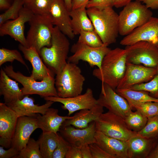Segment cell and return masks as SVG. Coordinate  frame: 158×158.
Returning a JSON list of instances; mask_svg holds the SVG:
<instances>
[{"mask_svg":"<svg viewBox=\"0 0 158 158\" xmlns=\"http://www.w3.org/2000/svg\"><path fill=\"white\" fill-rule=\"evenodd\" d=\"M158 39V18L152 16L146 23L125 36L120 44L126 46L140 41H146L155 44Z\"/></svg>","mask_w":158,"mask_h":158,"instance_id":"cell-16","label":"cell"},{"mask_svg":"<svg viewBox=\"0 0 158 158\" xmlns=\"http://www.w3.org/2000/svg\"><path fill=\"white\" fill-rule=\"evenodd\" d=\"M137 135L148 138H158V115L148 118L145 126Z\"/></svg>","mask_w":158,"mask_h":158,"instance_id":"cell-35","label":"cell"},{"mask_svg":"<svg viewBox=\"0 0 158 158\" xmlns=\"http://www.w3.org/2000/svg\"><path fill=\"white\" fill-rule=\"evenodd\" d=\"M155 45L156 46V47H157V48H158V39L157 40L156 42V43L155 44Z\"/></svg>","mask_w":158,"mask_h":158,"instance_id":"cell-51","label":"cell"},{"mask_svg":"<svg viewBox=\"0 0 158 158\" xmlns=\"http://www.w3.org/2000/svg\"><path fill=\"white\" fill-rule=\"evenodd\" d=\"M56 75L55 84L59 97H72L81 94L85 78L77 64L67 62Z\"/></svg>","mask_w":158,"mask_h":158,"instance_id":"cell-5","label":"cell"},{"mask_svg":"<svg viewBox=\"0 0 158 158\" xmlns=\"http://www.w3.org/2000/svg\"><path fill=\"white\" fill-rule=\"evenodd\" d=\"M60 134L42 132L38 140L40 153L43 158H52V154L58 143Z\"/></svg>","mask_w":158,"mask_h":158,"instance_id":"cell-28","label":"cell"},{"mask_svg":"<svg viewBox=\"0 0 158 158\" xmlns=\"http://www.w3.org/2000/svg\"><path fill=\"white\" fill-rule=\"evenodd\" d=\"M71 146L70 144L60 135L57 147L52 154V158H65L67 152Z\"/></svg>","mask_w":158,"mask_h":158,"instance_id":"cell-39","label":"cell"},{"mask_svg":"<svg viewBox=\"0 0 158 158\" xmlns=\"http://www.w3.org/2000/svg\"><path fill=\"white\" fill-rule=\"evenodd\" d=\"M126 63L125 49H111L104 58L101 69H94L92 75L102 83L106 84L115 90L124 75Z\"/></svg>","mask_w":158,"mask_h":158,"instance_id":"cell-1","label":"cell"},{"mask_svg":"<svg viewBox=\"0 0 158 158\" xmlns=\"http://www.w3.org/2000/svg\"><path fill=\"white\" fill-rule=\"evenodd\" d=\"M116 92L125 99L131 107L133 104L148 102H158V99L150 96L148 92L129 89H117Z\"/></svg>","mask_w":158,"mask_h":158,"instance_id":"cell-29","label":"cell"},{"mask_svg":"<svg viewBox=\"0 0 158 158\" xmlns=\"http://www.w3.org/2000/svg\"><path fill=\"white\" fill-rule=\"evenodd\" d=\"M157 73V67L127 63L124 75L116 88L129 89L134 85L148 82Z\"/></svg>","mask_w":158,"mask_h":158,"instance_id":"cell-12","label":"cell"},{"mask_svg":"<svg viewBox=\"0 0 158 158\" xmlns=\"http://www.w3.org/2000/svg\"><path fill=\"white\" fill-rule=\"evenodd\" d=\"M19 49L25 58L31 63L32 69L30 76L36 80H42L55 74L45 65L36 49L33 47H27L20 44Z\"/></svg>","mask_w":158,"mask_h":158,"instance_id":"cell-21","label":"cell"},{"mask_svg":"<svg viewBox=\"0 0 158 158\" xmlns=\"http://www.w3.org/2000/svg\"><path fill=\"white\" fill-rule=\"evenodd\" d=\"M3 69L0 71V95H3L4 103H11L24 97L22 91L16 81L11 78Z\"/></svg>","mask_w":158,"mask_h":158,"instance_id":"cell-26","label":"cell"},{"mask_svg":"<svg viewBox=\"0 0 158 158\" xmlns=\"http://www.w3.org/2000/svg\"><path fill=\"white\" fill-rule=\"evenodd\" d=\"M92 158H114L95 143L89 145Z\"/></svg>","mask_w":158,"mask_h":158,"instance_id":"cell-40","label":"cell"},{"mask_svg":"<svg viewBox=\"0 0 158 158\" xmlns=\"http://www.w3.org/2000/svg\"><path fill=\"white\" fill-rule=\"evenodd\" d=\"M111 49L104 44L94 47L77 42L72 46L71 51L73 54L68 57L67 61L77 65L82 60L88 63L91 67L96 66L100 69L104 58Z\"/></svg>","mask_w":158,"mask_h":158,"instance_id":"cell-10","label":"cell"},{"mask_svg":"<svg viewBox=\"0 0 158 158\" xmlns=\"http://www.w3.org/2000/svg\"><path fill=\"white\" fill-rule=\"evenodd\" d=\"M127 63L150 67L158 66V48L155 45L140 41L126 46Z\"/></svg>","mask_w":158,"mask_h":158,"instance_id":"cell-9","label":"cell"},{"mask_svg":"<svg viewBox=\"0 0 158 158\" xmlns=\"http://www.w3.org/2000/svg\"><path fill=\"white\" fill-rule=\"evenodd\" d=\"M46 101L58 102L63 104L62 108L68 111L69 116L75 112L82 109H91L98 104L97 99L94 97L93 91L87 88L83 94L67 98L49 97L44 98Z\"/></svg>","mask_w":158,"mask_h":158,"instance_id":"cell-15","label":"cell"},{"mask_svg":"<svg viewBox=\"0 0 158 158\" xmlns=\"http://www.w3.org/2000/svg\"><path fill=\"white\" fill-rule=\"evenodd\" d=\"M73 117L59 116L57 109L50 107L44 114H38L36 118L38 128L41 129L43 132H51L57 134L64 122Z\"/></svg>","mask_w":158,"mask_h":158,"instance_id":"cell-24","label":"cell"},{"mask_svg":"<svg viewBox=\"0 0 158 158\" xmlns=\"http://www.w3.org/2000/svg\"><path fill=\"white\" fill-rule=\"evenodd\" d=\"M69 13L71 18V28L75 35H79L82 31L94 30L87 14L86 7L72 9Z\"/></svg>","mask_w":158,"mask_h":158,"instance_id":"cell-27","label":"cell"},{"mask_svg":"<svg viewBox=\"0 0 158 158\" xmlns=\"http://www.w3.org/2000/svg\"><path fill=\"white\" fill-rule=\"evenodd\" d=\"M37 128L36 117H18L11 147L20 152L25 147L31 134Z\"/></svg>","mask_w":158,"mask_h":158,"instance_id":"cell-18","label":"cell"},{"mask_svg":"<svg viewBox=\"0 0 158 158\" xmlns=\"http://www.w3.org/2000/svg\"><path fill=\"white\" fill-rule=\"evenodd\" d=\"M30 28L26 37L28 47L35 48L39 53L44 47H49L54 28L50 14H34L28 22Z\"/></svg>","mask_w":158,"mask_h":158,"instance_id":"cell-6","label":"cell"},{"mask_svg":"<svg viewBox=\"0 0 158 158\" xmlns=\"http://www.w3.org/2000/svg\"><path fill=\"white\" fill-rule=\"evenodd\" d=\"M18 118L15 111L4 102L0 103V145L4 147H11Z\"/></svg>","mask_w":158,"mask_h":158,"instance_id":"cell-17","label":"cell"},{"mask_svg":"<svg viewBox=\"0 0 158 158\" xmlns=\"http://www.w3.org/2000/svg\"><path fill=\"white\" fill-rule=\"evenodd\" d=\"M82 158H92L89 145L86 144L80 148Z\"/></svg>","mask_w":158,"mask_h":158,"instance_id":"cell-46","label":"cell"},{"mask_svg":"<svg viewBox=\"0 0 158 158\" xmlns=\"http://www.w3.org/2000/svg\"><path fill=\"white\" fill-rule=\"evenodd\" d=\"M34 102L33 98L29 97V95H26L21 99H18L6 104L15 111L18 117L24 116L36 117L38 114H44L54 102L47 101L44 104L39 106L35 104Z\"/></svg>","mask_w":158,"mask_h":158,"instance_id":"cell-20","label":"cell"},{"mask_svg":"<svg viewBox=\"0 0 158 158\" xmlns=\"http://www.w3.org/2000/svg\"><path fill=\"white\" fill-rule=\"evenodd\" d=\"M78 42L91 47H98L104 45L95 30L84 31L79 34Z\"/></svg>","mask_w":158,"mask_h":158,"instance_id":"cell-33","label":"cell"},{"mask_svg":"<svg viewBox=\"0 0 158 158\" xmlns=\"http://www.w3.org/2000/svg\"><path fill=\"white\" fill-rule=\"evenodd\" d=\"M140 2H143L149 8L152 9H158V0H135Z\"/></svg>","mask_w":158,"mask_h":158,"instance_id":"cell-44","label":"cell"},{"mask_svg":"<svg viewBox=\"0 0 158 158\" xmlns=\"http://www.w3.org/2000/svg\"><path fill=\"white\" fill-rule=\"evenodd\" d=\"M95 143L114 158H128L127 141L109 137L96 131Z\"/></svg>","mask_w":158,"mask_h":158,"instance_id":"cell-22","label":"cell"},{"mask_svg":"<svg viewBox=\"0 0 158 158\" xmlns=\"http://www.w3.org/2000/svg\"><path fill=\"white\" fill-rule=\"evenodd\" d=\"M11 1L12 0H0V10L8 9L13 3Z\"/></svg>","mask_w":158,"mask_h":158,"instance_id":"cell-48","label":"cell"},{"mask_svg":"<svg viewBox=\"0 0 158 158\" xmlns=\"http://www.w3.org/2000/svg\"><path fill=\"white\" fill-rule=\"evenodd\" d=\"M15 158H43L40 153L38 140L30 138L25 147Z\"/></svg>","mask_w":158,"mask_h":158,"instance_id":"cell-32","label":"cell"},{"mask_svg":"<svg viewBox=\"0 0 158 158\" xmlns=\"http://www.w3.org/2000/svg\"><path fill=\"white\" fill-rule=\"evenodd\" d=\"M147 158H158V140L155 147Z\"/></svg>","mask_w":158,"mask_h":158,"instance_id":"cell-49","label":"cell"},{"mask_svg":"<svg viewBox=\"0 0 158 158\" xmlns=\"http://www.w3.org/2000/svg\"><path fill=\"white\" fill-rule=\"evenodd\" d=\"M3 69L9 77L22 85L21 90L24 96L36 94L44 98L58 97L55 86L54 76L48 77L40 81H38L30 76H26L20 72L15 71L12 65L6 66Z\"/></svg>","mask_w":158,"mask_h":158,"instance_id":"cell-4","label":"cell"},{"mask_svg":"<svg viewBox=\"0 0 158 158\" xmlns=\"http://www.w3.org/2000/svg\"><path fill=\"white\" fill-rule=\"evenodd\" d=\"M54 0H25L24 7L31 11L34 14H49Z\"/></svg>","mask_w":158,"mask_h":158,"instance_id":"cell-30","label":"cell"},{"mask_svg":"<svg viewBox=\"0 0 158 158\" xmlns=\"http://www.w3.org/2000/svg\"><path fill=\"white\" fill-rule=\"evenodd\" d=\"M128 127L132 131L137 133L145 126L148 118L136 110L132 111L124 119Z\"/></svg>","mask_w":158,"mask_h":158,"instance_id":"cell-31","label":"cell"},{"mask_svg":"<svg viewBox=\"0 0 158 158\" xmlns=\"http://www.w3.org/2000/svg\"><path fill=\"white\" fill-rule=\"evenodd\" d=\"M109 6H112V0H90L86 7V8L92 7L104 8Z\"/></svg>","mask_w":158,"mask_h":158,"instance_id":"cell-41","label":"cell"},{"mask_svg":"<svg viewBox=\"0 0 158 158\" xmlns=\"http://www.w3.org/2000/svg\"><path fill=\"white\" fill-rule=\"evenodd\" d=\"M131 108H135L148 118L158 115V102H148L134 104Z\"/></svg>","mask_w":158,"mask_h":158,"instance_id":"cell-37","label":"cell"},{"mask_svg":"<svg viewBox=\"0 0 158 158\" xmlns=\"http://www.w3.org/2000/svg\"><path fill=\"white\" fill-rule=\"evenodd\" d=\"M63 0H54L49 14L53 24L69 39L74 38L71 28V18Z\"/></svg>","mask_w":158,"mask_h":158,"instance_id":"cell-19","label":"cell"},{"mask_svg":"<svg viewBox=\"0 0 158 158\" xmlns=\"http://www.w3.org/2000/svg\"><path fill=\"white\" fill-rule=\"evenodd\" d=\"M72 0H63L64 3L69 11L72 10Z\"/></svg>","mask_w":158,"mask_h":158,"instance_id":"cell-50","label":"cell"},{"mask_svg":"<svg viewBox=\"0 0 158 158\" xmlns=\"http://www.w3.org/2000/svg\"><path fill=\"white\" fill-rule=\"evenodd\" d=\"M96 131L95 122L93 121L82 129L75 128L71 125L61 126L59 132L71 146L80 148L85 145L95 142Z\"/></svg>","mask_w":158,"mask_h":158,"instance_id":"cell-14","label":"cell"},{"mask_svg":"<svg viewBox=\"0 0 158 158\" xmlns=\"http://www.w3.org/2000/svg\"><path fill=\"white\" fill-rule=\"evenodd\" d=\"M132 0H112V6L116 8L124 7L132 1Z\"/></svg>","mask_w":158,"mask_h":158,"instance_id":"cell-47","label":"cell"},{"mask_svg":"<svg viewBox=\"0 0 158 158\" xmlns=\"http://www.w3.org/2000/svg\"><path fill=\"white\" fill-rule=\"evenodd\" d=\"M65 158H82L80 148L71 145L67 152Z\"/></svg>","mask_w":158,"mask_h":158,"instance_id":"cell-43","label":"cell"},{"mask_svg":"<svg viewBox=\"0 0 158 158\" xmlns=\"http://www.w3.org/2000/svg\"><path fill=\"white\" fill-rule=\"evenodd\" d=\"M15 60H17L25 66L28 70L27 65L18 51L4 48L0 49V66L6 62L12 63Z\"/></svg>","mask_w":158,"mask_h":158,"instance_id":"cell-36","label":"cell"},{"mask_svg":"<svg viewBox=\"0 0 158 158\" xmlns=\"http://www.w3.org/2000/svg\"><path fill=\"white\" fill-rule=\"evenodd\" d=\"M157 68V74L151 80L147 83L134 85L130 89L148 92L150 96L158 99V66Z\"/></svg>","mask_w":158,"mask_h":158,"instance_id":"cell-38","label":"cell"},{"mask_svg":"<svg viewBox=\"0 0 158 158\" xmlns=\"http://www.w3.org/2000/svg\"><path fill=\"white\" fill-rule=\"evenodd\" d=\"M103 108L98 103L92 109L80 110L75 114L72 118L64 121L61 126L71 125L78 128H86L90 123L95 121L103 113Z\"/></svg>","mask_w":158,"mask_h":158,"instance_id":"cell-25","label":"cell"},{"mask_svg":"<svg viewBox=\"0 0 158 158\" xmlns=\"http://www.w3.org/2000/svg\"><path fill=\"white\" fill-rule=\"evenodd\" d=\"M95 122L97 131L121 140L127 141L137 135L128 127L123 118L109 111L102 114Z\"/></svg>","mask_w":158,"mask_h":158,"instance_id":"cell-8","label":"cell"},{"mask_svg":"<svg viewBox=\"0 0 158 158\" xmlns=\"http://www.w3.org/2000/svg\"><path fill=\"white\" fill-rule=\"evenodd\" d=\"M157 139L137 135L131 137L127 141L128 158H147L156 145Z\"/></svg>","mask_w":158,"mask_h":158,"instance_id":"cell-23","label":"cell"},{"mask_svg":"<svg viewBox=\"0 0 158 158\" xmlns=\"http://www.w3.org/2000/svg\"><path fill=\"white\" fill-rule=\"evenodd\" d=\"M90 0H72V9H76L83 7H86L88 3Z\"/></svg>","mask_w":158,"mask_h":158,"instance_id":"cell-45","label":"cell"},{"mask_svg":"<svg viewBox=\"0 0 158 158\" xmlns=\"http://www.w3.org/2000/svg\"><path fill=\"white\" fill-rule=\"evenodd\" d=\"M4 148L2 146L0 147V158H15L20 152L12 147L7 150Z\"/></svg>","mask_w":158,"mask_h":158,"instance_id":"cell-42","label":"cell"},{"mask_svg":"<svg viewBox=\"0 0 158 158\" xmlns=\"http://www.w3.org/2000/svg\"><path fill=\"white\" fill-rule=\"evenodd\" d=\"M112 7L86 8L95 30L103 44L107 46L116 42L119 34L118 14Z\"/></svg>","mask_w":158,"mask_h":158,"instance_id":"cell-2","label":"cell"},{"mask_svg":"<svg viewBox=\"0 0 158 158\" xmlns=\"http://www.w3.org/2000/svg\"><path fill=\"white\" fill-rule=\"evenodd\" d=\"M70 46L67 37L54 26L51 45L42 48L39 54L45 65L56 75L61 71L67 63Z\"/></svg>","mask_w":158,"mask_h":158,"instance_id":"cell-3","label":"cell"},{"mask_svg":"<svg viewBox=\"0 0 158 158\" xmlns=\"http://www.w3.org/2000/svg\"><path fill=\"white\" fill-rule=\"evenodd\" d=\"M97 100L103 107L123 119L132 111L127 100L105 83L102 84L101 92Z\"/></svg>","mask_w":158,"mask_h":158,"instance_id":"cell-11","label":"cell"},{"mask_svg":"<svg viewBox=\"0 0 158 158\" xmlns=\"http://www.w3.org/2000/svg\"><path fill=\"white\" fill-rule=\"evenodd\" d=\"M25 0H13L10 7L0 15V25L10 20H14L18 16L24 6Z\"/></svg>","mask_w":158,"mask_h":158,"instance_id":"cell-34","label":"cell"},{"mask_svg":"<svg viewBox=\"0 0 158 158\" xmlns=\"http://www.w3.org/2000/svg\"><path fill=\"white\" fill-rule=\"evenodd\" d=\"M34 14L31 11L23 6L16 18L8 20L0 25V36L8 35L20 44L28 47L24 33L25 25L30 20Z\"/></svg>","mask_w":158,"mask_h":158,"instance_id":"cell-13","label":"cell"},{"mask_svg":"<svg viewBox=\"0 0 158 158\" xmlns=\"http://www.w3.org/2000/svg\"><path fill=\"white\" fill-rule=\"evenodd\" d=\"M152 12L141 2L131 1L124 6L118 14L119 34L126 36L147 22Z\"/></svg>","mask_w":158,"mask_h":158,"instance_id":"cell-7","label":"cell"}]
</instances>
